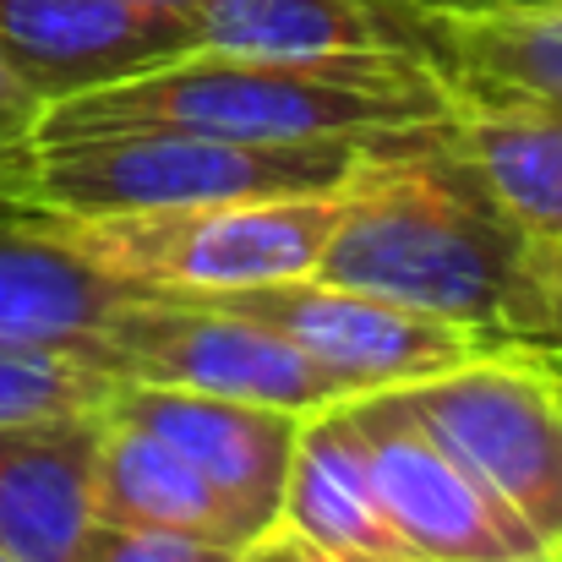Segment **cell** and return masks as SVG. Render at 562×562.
<instances>
[{
  "label": "cell",
  "mask_w": 562,
  "mask_h": 562,
  "mask_svg": "<svg viewBox=\"0 0 562 562\" xmlns=\"http://www.w3.org/2000/svg\"><path fill=\"white\" fill-rule=\"evenodd\" d=\"M339 213H345V187H323L290 196H246V202L93 213V218L44 213V224L93 273L115 279L132 295L202 301V295L312 279Z\"/></svg>",
  "instance_id": "4"
},
{
  "label": "cell",
  "mask_w": 562,
  "mask_h": 562,
  "mask_svg": "<svg viewBox=\"0 0 562 562\" xmlns=\"http://www.w3.org/2000/svg\"><path fill=\"white\" fill-rule=\"evenodd\" d=\"M530 295H536L530 345H562V246H530Z\"/></svg>",
  "instance_id": "22"
},
{
  "label": "cell",
  "mask_w": 562,
  "mask_h": 562,
  "mask_svg": "<svg viewBox=\"0 0 562 562\" xmlns=\"http://www.w3.org/2000/svg\"><path fill=\"white\" fill-rule=\"evenodd\" d=\"M547 562H562V552H552V558H547Z\"/></svg>",
  "instance_id": "26"
},
{
  "label": "cell",
  "mask_w": 562,
  "mask_h": 562,
  "mask_svg": "<svg viewBox=\"0 0 562 562\" xmlns=\"http://www.w3.org/2000/svg\"><path fill=\"white\" fill-rule=\"evenodd\" d=\"M121 367L104 339H22L0 334V426H49V420H104Z\"/></svg>",
  "instance_id": "18"
},
{
  "label": "cell",
  "mask_w": 562,
  "mask_h": 562,
  "mask_svg": "<svg viewBox=\"0 0 562 562\" xmlns=\"http://www.w3.org/2000/svg\"><path fill=\"white\" fill-rule=\"evenodd\" d=\"M196 49L187 11L143 0H0V55L38 104Z\"/></svg>",
  "instance_id": "10"
},
{
  "label": "cell",
  "mask_w": 562,
  "mask_h": 562,
  "mask_svg": "<svg viewBox=\"0 0 562 562\" xmlns=\"http://www.w3.org/2000/svg\"><path fill=\"white\" fill-rule=\"evenodd\" d=\"M345 420L367 453L382 514L420 562H547L541 541L431 437L398 387L350 393Z\"/></svg>",
  "instance_id": "7"
},
{
  "label": "cell",
  "mask_w": 562,
  "mask_h": 562,
  "mask_svg": "<svg viewBox=\"0 0 562 562\" xmlns=\"http://www.w3.org/2000/svg\"><path fill=\"white\" fill-rule=\"evenodd\" d=\"M99 420L0 426V552L16 562H82L93 536Z\"/></svg>",
  "instance_id": "12"
},
{
  "label": "cell",
  "mask_w": 562,
  "mask_h": 562,
  "mask_svg": "<svg viewBox=\"0 0 562 562\" xmlns=\"http://www.w3.org/2000/svg\"><path fill=\"white\" fill-rule=\"evenodd\" d=\"M110 409L148 426L176 453H187L207 475V486L235 508L246 541L279 519L295 437H301L306 415L273 409V404H246V398H218V393H196V387H170V382H137V376L121 382Z\"/></svg>",
  "instance_id": "9"
},
{
  "label": "cell",
  "mask_w": 562,
  "mask_h": 562,
  "mask_svg": "<svg viewBox=\"0 0 562 562\" xmlns=\"http://www.w3.org/2000/svg\"><path fill=\"white\" fill-rule=\"evenodd\" d=\"M453 88L420 55H235L187 49L137 77L49 99L33 137L207 132L240 143L398 137L453 121Z\"/></svg>",
  "instance_id": "2"
},
{
  "label": "cell",
  "mask_w": 562,
  "mask_h": 562,
  "mask_svg": "<svg viewBox=\"0 0 562 562\" xmlns=\"http://www.w3.org/2000/svg\"><path fill=\"white\" fill-rule=\"evenodd\" d=\"M143 5H165V11H196V0H143Z\"/></svg>",
  "instance_id": "24"
},
{
  "label": "cell",
  "mask_w": 562,
  "mask_h": 562,
  "mask_svg": "<svg viewBox=\"0 0 562 562\" xmlns=\"http://www.w3.org/2000/svg\"><path fill=\"white\" fill-rule=\"evenodd\" d=\"M279 519L295 525L301 536L334 547V552H350V558L420 562V552L382 514L367 453H361V442H356V431L345 420V398L328 404V409H312L301 420Z\"/></svg>",
  "instance_id": "15"
},
{
  "label": "cell",
  "mask_w": 562,
  "mask_h": 562,
  "mask_svg": "<svg viewBox=\"0 0 562 562\" xmlns=\"http://www.w3.org/2000/svg\"><path fill=\"white\" fill-rule=\"evenodd\" d=\"M431 60L453 104L562 115V0L431 11Z\"/></svg>",
  "instance_id": "11"
},
{
  "label": "cell",
  "mask_w": 562,
  "mask_h": 562,
  "mask_svg": "<svg viewBox=\"0 0 562 562\" xmlns=\"http://www.w3.org/2000/svg\"><path fill=\"white\" fill-rule=\"evenodd\" d=\"M420 11H481V5H519V0H409Z\"/></svg>",
  "instance_id": "23"
},
{
  "label": "cell",
  "mask_w": 562,
  "mask_h": 562,
  "mask_svg": "<svg viewBox=\"0 0 562 562\" xmlns=\"http://www.w3.org/2000/svg\"><path fill=\"white\" fill-rule=\"evenodd\" d=\"M541 350H547V361H552V367L562 372V345H541Z\"/></svg>",
  "instance_id": "25"
},
{
  "label": "cell",
  "mask_w": 562,
  "mask_h": 562,
  "mask_svg": "<svg viewBox=\"0 0 562 562\" xmlns=\"http://www.w3.org/2000/svg\"><path fill=\"white\" fill-rule=\"evenodd\" d=\"M38 93L5 66L0 55V207H22V165L33 148V121H38Z\"/></svg>",
  "instance_id": "20"
},
{
  "label": "cell",
  "mask_w": 562,
  "mask_h": 562,
  "mask_svg": "<svg viewBox=\"0 0 562 562\" xmlns=\"http://www.w3.org/2000/svg\"><path fill=\"white\" fill-rule=\"evenodd\" d=\"M93 519L126 530H176L218 547H240L246 530L235 508L207 486V475L165 437L126 415H104L93 431Z\"/></svg>",
  "instance_id": "14"
},
{
  "label": "cell",
  "mask_w": 562,
  "mask_h": 562,
  "mask_svg": "<svg viewBox=\"0 0 562 562\" xmlns=\"http://www.w3.org/2000/svg\"><path fill=\"white\" fill-rule=\"evenodd\" d=\"M191 33L196 49H235V55L398 49L431 60V11L409 0H196Z\"/></svg>",
  "instance_id": "13"
},
{
  "label": "cell",
  "mask_w": 562,
  "mask_h": 562,
  "mask_svg": "<svg viewBox=\"0 0 562 562\" xmlns=\"http://www.w3.org/2000/svg\"><path fill=\"white\" fill-rule=\"evenodd\" d=\"M229 562H367V558H350V552H334V547H323V541H312V536H301L295 525H284V519H273L268 530H257L251 541H240Z\"/></svg>",
  "instance_id": "21"
},
{
  "label": "cell",
  "mask_w": 562,
  "mask_h": 562,
  "mask_svg": "<svg viewBox=\"0 0 562 562\" xmlns=\"http://www.w3.org/2000/svg\"><path fill=\"white\" fill-rule=\"evenodd\" d=\"M132 301L60 246L33 207H0V334L22 339H99Z\"/></svg>",
  "instance_id": "16"
},
{
  "label": "cell",
  "mask_w": 562,
  "mask_h": 562,
  "mask_svg": "<svg viewBox=\"0 0 562 562\" xmlns=\"http://www.w3.org/2000/svg\"><path fill=\"white\" fill-rule=\"evenodd\" d=\"M312 279L459 323L497 345L536 334L530 240L492 202L448 126L382 137L345 181Z\"/></svg>",
  "instance_id": "1"
},
{
  "label": "cell",
  "mask_w": 562,
  "mask_h": 562,
  "mask_svg": "<svg viewBox=\"0 0 562 562\" xmlns=\"http://www.w3.org/2000/svg\"><path fill=\"white\" fill-rule=\"evenodd\" d=\"M99 339L121 376H137V382H170V387L273 404L295 415L350 398L339 376L317 367L306 350H295L284 334L207 301L132 295Z\"/></svg>",
  "instance_id": "6"
},
{
  "label": "cell",
  "mask_w": 562,
  "mask_h": 562,
  "mask_svg": "<svg viewBox=\"0 0 562 562\" xmlns=\"http://www.w3.org/2000/svg\"><path fill=\"white\" fill-rule=\"evenodd\" d=\"M0 562H16V558H5V552H0Z\"/></svg>",
  "instance_id": "27"
},
{
  "label": "cell",
  "mask_w": 562,
  "mask_h": 562,
  "mask_svg": "<svg viewBox=\"0 0 562 562\" xmlns=\"http://www.w3.org/2000/svg\"><path fill=\"white\" fill-rule=\"evenodd\" d=\"M235 547L176 536V530H126V525H93L82 562H229Z\"/></svg>",
  "instance_id": "19"
},
{
  "label": "cell",
  "mask_w": 562,
  "mask_h": 562,
  "mask_svg": "<svg viewBox=\"0 0 562 562\" xmlns=\"http://www.w3.org/2000/svg\"><path fill=\"white\" fill-rule=\"evenodd\" d=\"M202 301L240 312L251 323H268L295 350H306L317 367H328L350 393L409 387V382H426V376L448 372V367L497 345V339L470 334L459 323L420 317V312H404L393 301L339 290V284H323V279H284V284L202 295Z\"/></svg>",
  "instance_id": "8"
},
{
  "label": "cell",
  "mask_w": 562,
  "mask_h": 562,
  "mask_svg": "<svg viewBox=\"0 0 562 562\" xmlns=\"http://www.w3.org/2000/svg\"><path fill=\"white\" fill-rule=\"evenodd\" d=\"M382 137L240 143L207 132H82L33 137L22 165V207L33 213H148L196 202H246L345 187Z\"/></svg>",
  "instance_id": "3"
},
{
  "label": "cell",
  "mask_w": 562,
  "mask_h": 562,
  "mask_svg": "<svg viewBox=\"0 0 562 562\" xmlns=\"http://www.w3.org/2000/svg\"><path fill=\"white\" fill-rule=\"evenodd\" d=\"M448 137L530 246H562V115L459 104Z\"/></svg>",
  "instance_id": "17"
},
{
  "label": "cell",
  "mask_w": 562,
  "mask_h": 562,
  "mask_svg": "<svg viewBox=\"0 0 562 562\" xmlns=\"http://www.w3.org/2000/svg\"><path fill=\"white\" fill-rule=\"evenodd\" d=\"M398 393L547 558L562 552V372L541 345H492Z\"/></svg>",
  "instance_id": "5"
}]
</instances>
